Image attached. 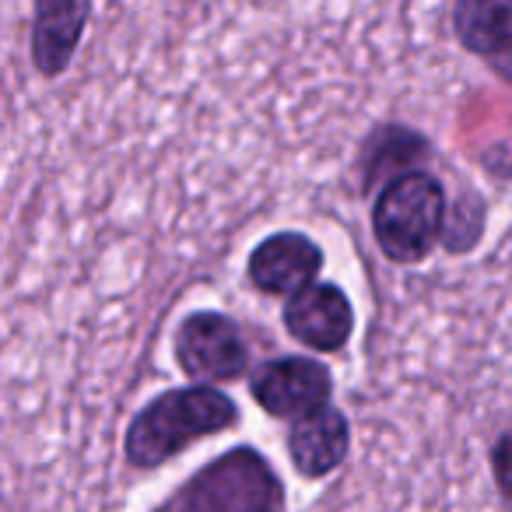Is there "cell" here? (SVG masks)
Here are the masks:
<instances>
[{
    "mask_svg": "<svg viewBox=\"0 0 512 512\" xmlns=\"http://www.w3.org/2000/svg\"><path fill=\"white\" fill-rule=\"evenodd\" d=\"M235 425H239L235 400L214 386L193 383L165 390L148 407H141L137 418L130 421L123 449L137 470H155L190 449L193 442L221 435Z\"/></svg>",
    "mask_w": 512,
    "mask_h": 512,
    "instance_id": "cell-1",
    "label": "cell"
},
{
    "mask_svg": "<svg viewBox=\"0 0 512 512\" xmlns=\"http://www.w3.org/2000/svg\"><path fill=\"white\" fill-rule=\"evenodd\" d=\"M162 512H285V488L264 453L239 446L197 470Z\"/></svg>",
    "mask_w": 512,
    "mask_h": 512,
    "instance_id": "cell-2",
    "label": "cell"
},
{
    "mask_svg": "<svg viewBox=\"0 0 512 512\" xmlns=\"http://www.w3.org/2000/svg\"><path fill=\"white\" fill-rule=\"evenodd\" d=\"M446 190L428 172H400L372 207V232L393 264H421L442 235Z\"/></svg>",
    "mask_w": 512,
    "mask_h": 512,
    "instance_id": "cell-3",
    "label": "cell"
},
{
    "mask_svg": "<svg viewBox=\"0 0 512 512\" xmlns=\"http://www.w3.org/2000/svg\"><path fill=\"white\" fill-rule=\"evenodd\" d=\"M176 362L197 383H228L249 369V344L228 316L200 309L190 313L176 330Z\"/></svg>",
    "mask_w": 512,
    "mask_h": 512,
    "instance_id": "cell-4",
    "label": "cell"
},
{
    "mask_svg": "<svg viewBox=\"0 0 512 512\" xmlns=\"http://www.w3.org/2000/svg\"><path fill=\"white\" fill-rule=\"evenodd\" d=\"M249 393L271 418H306L334 397V376L323 362L302 355L274 358L249 379Z\"/></svg>",
    "mask_w": 512,
    "mask_h": 512,
    "instance_id": "cell-5",
    "label": "cell"
},
{
    "mask_svg": "<svg viewBox=\"0 0 512 512\" xmlns=\"http://www.w3.org/2000/svg\"><path fill=\"white\" fill-rule=\"evenodd\" d=\"M281 320H285V330L299 344L330 355V351H341L351 341L355 309H351L348 295L337 285L313 281V285H306L288 299Z\"/></svg>",
    "mask_w": 512,
    "mask_h": 512,
    "instance_id": "cell-6",
    "label": "cell"
},
{
    "mask_svg": "<svg viewBox=\"0 0 512 512\" xmlns=\"http://www.w3.org/2000/svg\"><path fill=\"white\" fill-rule=\"evenodd\" d=\"M323 267V253L302 232H274L249 253V281L264 295H295L313 285Z\"/></svg>",
    "mask_w": 512,
    "mask_h": 512,
    "instance_id": "cell-7",
    "label": "cell"
},
{
    "mask_svg": "<svg viewBox=\"0 0 512 512\" xmlns=\"http://www.w3.org/2000/svg\"><path fill=\"white\" fill-rule=\"evenodd\" d=\"M88 18H92V0H36L29 50L43 78H60L71 67Z\"/></svg>",
    "mask_w": 512,
    "mask_h": 512,
    "instance_id": "cell-8",
    "label": "cell"
},
{
    "mask_svg": "<svg viewBox=\"0 0 512 512\" xmlns=\"http://www.w3.org/2000/svg\"><path fill=\"white\" fill-rule=\"evenodd\" d=\"M351 446V428L337 407H320V411L306 414L292 425L288 432V456H292L295 470L309 481L330 477L344 463Z\"/></svg>",
    "mask_w": 512,
    "mask_h": 512,
    "instance_id": "cell-9",
    "label": "cell"
},
{
    "mask_svg": "<svg viewBox=\"0 0 512 512\" xmlns=\"http://www.w3.org/2000/svg\"><path fill=\"white\" fill-rule=\"evenodd\" d=\"M456 39L467 46L474 57L495 60L505 74V60L512 50L509 36V0H456L453 8Z\"/></svg>",
    "mask_w": 512,
    "mask_h": 512,
    "instance_id": "cell-10",
    "label": "cell"
},
{
    "mask_svg": "<svg viewBox=\"0 0 512 512\" xmlns=\"http://www.w3.org/2000/svg\"><path fill=\"white\" fill-rule=\"evenodd\" d=\"M428 155V144L421 134L407 127H383L365 141V151H362V183L365 190L379 183V179L390 176L393 172H404L411 162H421Z\"/></svg>",
    "mask_w": 512,
    "mask_h": 512,
    "instance_id": "cell-11",
    "label": "cell"
},
{
    "mask_svg": "<svg viewBox=\"0 0 512 512\" xmlns=\"http://www.w3.org/2000/svg\"><path fill=\"white\" fill-rule=\"evenodd\" d=\"M481 232H484V204L477 200V193L467 190L453 204V211H446L439 239H446L449 253H467L481 239Z\"/></svg>",
    "mask_w": 512,
    "mask_h": 512,
    "instance_id": "cell-12",
    "label": "cell"
},
{
    "mask_svg": "<svg viewBox=\"0 0 512 512\" xmlns=\"http://www.w3.org/2000/svg\"><path fill=\"white\" fill-rule=\"evenodd\" d=\"M505 460H509V435H498L495 449H491V467H495V484H498V495H509V484H505Z\"/></svg>",
    "mask_w": 512,
    "mask_h": 512,
    "instance_id": "cell-13",
    "label": "cell"
}]
</instances>
